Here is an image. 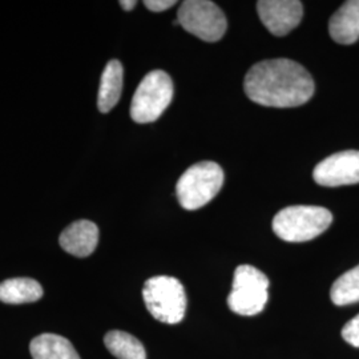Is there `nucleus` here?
Here are the masks:
<instances>
[{"label": "nucleus", "instance_id": "f257e3e1", "mask_svg": "<svg viewBox=\"0 0 359 359\" xmlns=\"http://www.w3.org/2000/svg\"><path fill=\"white\" fill-rule=\"evenodd\" d=\"M245 93L253 103L273 108H293L308 103L314 81L304 65L290 59H270L246 74Z\"/></svg>", "mask_w": 359, "mask_h": 359}, {"label": "nucleus", "instance_id": "f03ea898", "mask_svg": "<svg viewBox=\"0 0 359 359\" xmlns=\"http://www.w3.org/2000/svg\"><path fill=\"white\" fill-rule=\"evenodd\" d=\"M333 222V215L322 206L283 208L273 218V231L286 243H306L321 236Z\"/></svg>", "mask_w": 359, "mask_h": 359}, {"label": "nucleus", "instance_id": "7ed1b4c3", "mask_svg": "<svg viewBox=\"0 0 359 359\" xmlns=\"http://www.w3.org/2000/svg\"><path fill=\"white\" fill-rule=\"evenodd\" d=\"M224 179L222 168L212 161L188 168L176 187L180 205L187 210H196L209 204L221 191Z\"/></svg>", "mask_w": 359, "mask_h": 359}, {"label": "nucleus", "instance_id": "20e7f679", "mask_svg": "<svg viewBox=\"0 0 359 359\" xmlns=\"http://www.w3.org/2000/svg\"><path fill=\"white\" fill-rule=\"evenodd\" d=\"M142 298L157 321L176 325L184 320L187 294L182 283L169 276H156L144 283Z\"/></svg>", "mask_w": 359, "mask_h": 359}, {"label": "nucleus", "instance_id": "39448f33", "mask_svg": "<svg viewBox=\"0 0 359 359\" xmlns=\"http://www.w3.org/2000/svg\"><path fill=\"white\" fill-rule=\"evenodd\" d=\"M173 83L167 72L154 69L144 77L132 97L130 117L139 124L154 123L172 103Z\"/></svg>", "mask_w": 359, "mask_h": 359}, {"label": "nucleus", "instance_id": "423d86ee", "mask_svg": "<svg viewBox=\"0 0 359 359\" xmlns=\"http://www.w3.org/2000/svg\"><path fill=\"white\" fill-rule=\"evenodd\" d=\"M269 278L252 265H240L234 271L228 306L238 316H257L268 304Z\"/></svg>", "mask_w": 359, "mask_h": 359}, {"label": "nucleus", "instance_id": "0eeeda50", "mask_svg": "<svg viewBox=\"0 0 359 359\" xmlns=\"http://www.w3.org/2000/svg\"><path fill=\"white\" fill-rule=\"evenodd\" d=\"M177 22L185 31L208 43L218 41L228 22L217 4L209 0H187L180 6Z\"/></svg>", "mask_w": 359, "mask_h": 359}, {"label": "nucleus", "instance_id": "6e6552de", "mask_svg": "<svg viewBox=\"0 0 359 359\" xmlns=\"http://www.w3.org/2000/svg\"><path fill=\"white\" fill-rule=\"evenodd\" d=\"M322 187H344L359 182V151H344L322 160L313 170Z\"/></svg>", "mask_w": 359, "mask_h": 359}, {"label": "nucleus", "instance_id": "1a4fd4ad", "mask_svg": "<svg viewBox=\"0 0 359 359\" xmlns=\"http://www.w3.org/2000/svg\"><path fill=\"white\" fill-rule=\"evenodd\" d=\"M257 11L261 22L274 36H285L298 26L304 7L297 0H259Z\"/></svg>", "mask_w": 359, "mask_h": 359}, {"label": "nucleus", "instance_id": "9d476101", "mask_svg": "<svg viewBox=\"0 0 359 359\" xmlns=\"http://www.w3.org/2000/svg\"><path fill=\"white\" fill-rule=\"evenodd\" d=\"M60 246L72 256L88 257L99 243V228L88 219H79L67 226L59 238Z\"/></svg>", "mask_w": 359, "mask_h": 359}, {"label": "nucleus", "instance_id": "9b49d317", "mask_svg": "<svg viewBox=\"0 0 359 359\" xmlns=\"http://www.w3.org/2000/svg\"><path fill=\"white\" fill-rule=\"evenodd\" d=\"M329 32L339 44H353L359 39V0L345 1L330 18Z\"/></svg>", "mask_w": 359, "mask_h": 359}, {"label": "nucleus", "instance_id": "f8f14e48", "mask_svg": "<svg viewBox=\"0 0 359 359\" xmlns=\"http://www.w3.org/2000/svg\"><path fill=\"white\" fill-rule=\"evenodd\" d=\"M124 81V69L118 60H111L104 68L97 95V108L108 114L118 103Z\"/></svg>", "mask_w": 359, "mask_h": 359}, {"label": "nucleus", "instance_id": "ddd939ff", "mask_svg": "<svg viewBox=\"0 0 359 359\" xmlns=\"http://www.w3.org/2000/svg\"><path fill=\"white\" fill-rule=\"evenodd\" d=\"M34 359H80L76 348L62 335L41 334L29 344Z\"/></svg>", "mask_w": 359, "mask_h": 359}, {"label": "nucleus", "instance_id": "4468645a", "mask_svg": "<svg viewBox=\"0 0 359 359\" xmlns=\"http://www.w3.org/2000/svg\"><path fill=\"white\" fill-rule=\"evenodd\" d=\"M43 297L41 285L32 278H11L0 283V301L8 305L36 302Z\"/></svg>", "mask_w": 359, "mask_h": 359}, {"label": "nucleus", "instance_id": "2eb2a0df", "mask_svg": "<svg viewBox=\"0 0 359 359\" xmlns=\"http://www.w3.org/2000/svg\"><path fill=\"white\" fill-rule=\"evenodd\" d=\"M104 344L108 351L117 359H147L142 342L126 332L112 330L105 334Z\"/></svg>", "mask_w": 359, "mask_h": 359}, {"label": "nucleus", "instance_id": "dca6fc26", "mask_svg": "<svg viewBox=\"0 0 359 359\" xmlns=\"http://www.w3.org/2000/svg\"><path fill=\"white\" fill-rule=\"evenodd\" d=\"M330 298L337 306L359 302V265L342 274L333 283Z\"/></svg>", "mask_w": 359, "mask_h": 359}, {"label": "nucleus", "instance_id": "f3484780", "mask_svg": "<svg viewBox=\"0 0 359 359\" xmlns=\"http://www.w3.org/2000/svg\"><path fill=\"white\" fill-rule=\"evenodd\" d=\"M342 337L348 345L359 347V314L344 326Z\"/></svg>", "mask_w": 359, "mask_h": 359}, {"label": "nucleus", "instance_id": "a211bd4d", "mask_svg": "<svg viewBox=\"0 0 359 359\" xmlns=\"http://www.w3.org/2000/svg\"><path fill=\"white\" fill-rule=\"evenodd\" d=\"M176 4L175 0H145L144 1V6L154 11V13H161V11H165L169 10L170 7H173Z\"/></svg>", "mask_w": 359, "mask_h": 359}, {"label": "nucleus", "instance_id": "6ab92c4d", "mask_svg": "<svg viewBox=\"0 0 359 359\" xmlns=\"http://www.w3.org/2000/svg\"><path fill=\"white\" fill-rule=\"evenodd\" d=\"M118 4L123 7V10L130 11V10H133L136 7L137 1H135V0H121V1H118Z\"/></svg>", "mask_w": 359, "mask_h": 359}]
</instances>
